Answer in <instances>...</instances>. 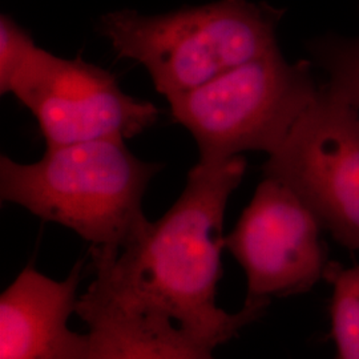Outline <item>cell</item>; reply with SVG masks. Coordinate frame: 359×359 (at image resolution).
I'll use <instances>...</instances> for the list:
<instances>
[{
    "mask_svg": "<svg viewBox=\"0 0 359 359\" xmlns=\"http://www.w3.org/2000/svg\"><path fill=\"white\" fill-rule=\"evenodd\" d=\"M87 359H213V350L161 314L96 313Z\"/></svg>",
    "mask_w": 359,
    "mask_h": 359,
    "instance_id": "cell-9",
    "label": "cell"
},
{
    "mask_svg": "<svg viewBox=\"0 0 359 359\" xmlns=\"http://www.w3.org/2000/svg\"><path fill=\"white\" fill-rule=\"evenodd\" d=\"M34 39L8 15L0 18V93L13 92V83L35 51Z\"/></svg>",
    "mask_w": 359,
    "mask_h": 359,
    "instance_id": "cell-12",
    "label": "cell"
},
{
    "mask_svg": "<svg viewBox=\"0 0 359 359\" xmlns=\"http://www.w3.org/2000/svg\"><path fill=\"white\" fill-rule=\"evenodd\" d=\"M83 262L63 281L28 265L0 297V359H87L90 335L68 327Z\"/></svg>",
    "mask_w": 359,
    "mask_h": 359,
    "instance_id": "cell-8",
    "label": "cell"
},
{
    "mask_svg": "<svg viewBox=\"0 0 359 359\" xmlns=\"http://www.w3.org/2000/svg\"><path fill=\"white\" fill-rule=\"evenodd\" d=\"M325 280L333 286L330 314L337 359H359V265L329 264Z\"/></svg>",
    "mask_w": 359,
    "mask_h": 359,
    "instance_id": "cell-10",
    "label": "cell"
},
{
    "mask_svg": "<svg viewBox=\"0 0 359 359\" xmlns=\"http://www.w3.org/2000/svg\"><path fill=\"white\" fill-rule=\"evenodd\" d=\"M283 13L268 4L219 0L164 15L107 13L97 29L120 57L144 65L169 99L278 48Z\"/></svg>",
    "mask_w": 359,
    "mask_h": 359,
    "instance_id": "cell-3",
    "label": "cell"
},
{
    "mask_svg": "<svg viewBox=\"0 0 359 359\" xmlns=\"http://www.w3.org/2000/svg\"><path fill=\"white\" fill-rule=\"evenodd\" d=\"M163 164L142 161L124 140L47 148L34 164L0 157L3 201L60 224L90 244L93 266L115 258L149 221L144 194Z\"/></svg>",
    "mask_w": 359,
    "mask_h": 359,
    "instance_id": "cell-2",
    "label": "cell"
},
{
    "mask_svg": "<svg viewBox=\"0 0 359 359\" xmlns=\"http://www.w3.org/2000/svg\"><path fill=\"white\" fill-rule=\"evenodd\" d=\"M317 55L330 75L329 87L359 115V39L323 43Z\"/></svg>",
    "mask_w": 359,
    "mask_h": 359,
    "instance_id": "cell-11",
    "label": "cell"
},
{
    "mask_svg": "<svg viewBox=\"0 0 359 359\" xmlns=\"http://www.w3.org/2000/svg\"><path fill=\"white\" fill-rule=\"evenodd\" d=\"M11 93L38 120L47 148L132 139L156 124L160 114L151 102L124 93L103 68L40 47L19 72Z\"/></svg>",
    "mask_w": 359,
    "mask_h": 359,
    "instance_id": "cell-6",
    "label": "cell"
},
{
    "mask_svg": "<svg viewBox=\"0 0 359 359\" xmlns=\"http://www.w3.org/2000/svg\"><path fill=\"white\" fill-rule=\"evenodd\" d=\"M322 225L281 181L265 177L229 236L225 248L246 276L245 302L269 306L273 298L304 294L329 268Z\"/></svg>",
    "mask_w": 359,
    "mask_h": 359,
    "instance_id": "cell-7",
    "label": "cell"
},
{
    "mask_svg": "<svg viewBox=\"0 0 359 359\" xmlns=\"http://www.w3.org/2000/svg\"><path fill=\"white\" fill-rule=\"evenodd\" d=\"M264 175L297 193L339 244L359 250V115L339 93L317 90Z\"/></svg>",
    "mask_w": 359,
    "mask_h": 359,
    "instance_id": "cell-5",
    "label": "cell"
},
{
    "mask_svg": "<svg viewBox=\"0 0 359 359\" xmlns=\"http://www.w3.org/2000/svg\"><path fill=\"white\" fill-rule=\"evenodd\" d=\"M317 90L308 63L276 48L168 102L197 142L198 164L215 167L246 151L273 154Z\"/></svg>",
    "mask_w": 359,
    "mask_h": 359,
    "instance_id": "cell-4",
    "label": "cell"
},
{
    "mask_svg": "<svg viewBox=\"0 0 359 359\" xmlns=\"http://www.w3.org/2000/svg\"><path fill=\"white\" fill-rule=\"evenodd\" d=\"M245 170L241 154L215 167L197 163L167 213L148 221L115 258L93 266L95 281L77 301L79 318L161 314L212 348L261 318L268 305L245 302L226 313L216 304L225 210Z\"/></svg>",
    "mask_w": 359,
    "mask_h": 359,
    "instance_id": "cell-1",
    "label": "cell"
}]
</instances>
